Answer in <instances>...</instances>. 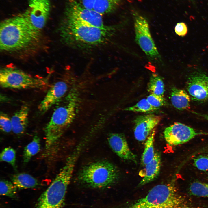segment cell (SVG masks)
<instances>
[{
  "label": "cell",
  "instance_id": "cell-1",
  "mask_svg": "<svg viewBox=\"0 0 208 208\" xmlns=\"http://www.w3.org/2000/svg\"><path fill=\"white\" fill-rule=\"evenodd\" d=\"M40 33L31 27L23 13L5 19L0 23V50L13 52L26 50L37 42Z\"/></svg>",
  "mask_w": 208,
  "mask_h": 208
},
{
  "label": "cell",
  "instance_id": "cell-2",
  "mask_svg": "<svg viewBox=\"0 0 208 208\" xmlns=\"http://www.w3.org/2000/svg\"><path fill=\"white\" fill-rule=\"evenodd\" d=\"M114 27H99L65 19L60 27V35L66 44L79 48H91L108 41L115 31Z\"/></svg>",
  "mask_w": 208,
  "mask_h": 208
},
{
  "label": "cell",
  "instance_id": "cell-3",
  "mask_svg": "<svg viewBox=\"0 0 208 208\" xmlns=\"http://www.w3.org/2000/svg\"><path fill=\"white\" fill-rule=\"evenodd\" d=\"M74 86L70 90L65 104L57 108L53 113L44 130L46 153L49 154L65 131L74 120L77 113L79 92Z\"/></svg>",
  "mask_w": 208,
  "mask_h": 208
},
{
  "label": "cell",
  "instance_id": "cell-4",
  "mask_svg": "<svg viewBox=\"0 0 208 208\" xmlns=\"http://www.w3.org/2000/svg\"><path fill=\"white\" fill-rule=\"evenodd\" d=\"M123 208H197L179 192L174 181L157 185L145 196Z\"/></svg>",
  "mask_w": 208,
  "mask_h": 208
},
{
  "label": "cell",
  "instance_id": "cell-5",
  "mask_svg": "<svg viewBox=\"0 0 208 208\" xmlns=\"http://www.w3.org/2000/svg\"><path fill=\"white\" fill-rule=\"evenodd\" d=\"M119 177V171L114 165L108 161L101 160L84 166L79 172L78 179L88 187L104 189L115 184Z\"/></svg>",
  "mask_w": 208,
  "mask_h": 208
},
{
  "label": "cell",
  "instance_id": "cell-6",
  "mask_svg": "<svg viewBox=\"0 0 208 208\" xmlns=\"http://www.w3.org/2000/svg\"><path fill=\"white\" fill-rule=\"evenodd\" d=\"M75 163L68 160L51 183L38 198L35 208H61Z\"/></svg>",
  "mask_w": 208,
  "mask_h": 208
},
{
  "label": "cell",
  "instance_id": "cell-7",
  "mask_svg": "<svg viewBox=\"0 0 208 208\" xmlns=\"http://www.w3.org/2000/svg\"><path fill=\"white\" fill-rule=\"evenodd\" d=\"M46 78L36 77L17 68L6 67L0 71V85L11 89H42L48 86Z\"/></svg>",
  "mask_w": 208,
  "mask_h": 208
},
{
  "label": "cell",
  "instance_id": "cell-8",
  "mask_svg": "<svg viewBox=\"0 0 208 208\" xmlns=\"http://www.w3.org/2000/svg\"><path fill=\"white\" fill-rule=\"evenodd\" d=\"M102 16L94 10L88 9L76 0H70L65 11V19L75 22L96 27L105 26Z\"/></svg>",
  "mask_w": 208,
  "mask_h": 208
},
{
  "label": "cell",
  "instance_id": "cell-9",
  "mask_svg": "<svg viewBox=\"0 0 208 208\" xmlns=\"http://www.w3.org/2000/svg\"><path fill=\"white\" fill-rule=\"evenodd\" d=\"M50 7L49 0H29L28 7L23 14L31 27L41 32L48 19Z\"/></svg>",
  "mask_w": 208,
  "mask_h": 208
},
{
  "label": "cell",
  "instance_id": "cell-10",
  "mask_svg": "<svg viewBox=\"0 0 208 208\" xmlns=\"http://www.w3.org/2000/svg\"><path fill=\"white\" fill-rule=\"evenodd\" d=\"M134 27L135 40L142 50L151 58H159L160 55L151 36L146 19L141 15L135 16Z\"/></svg>",
  "mask_w": 208,
  "mask_h": 208
},
{
  "label": "cell",
  "instance_id": "cell-11",
  "mask_svg": "<svg viewBox=\"0 0 208 208\" xmlns=\"http://www.w3.org/2000/svg\"><path fill=\"white\" fill-rule=\"evenodd\" d=\"M205 134L198 132L183 124L176 122L166 128L164 132L165 140L170 146L185 143L198 135Z\"/></svg>",
  "mask_w": 208,
  "mask_h": 208
},
{
  "label": "cell",
  "instance_id": "cell-12",
  "mask_svg": "<svg viewBox=\"0 0 208 208\" xmlns=\"http://www.w3.org/2000/svg\"><path fill=\"white\" fill-rule=\"evenodd\" d=\"M74 79L70 77L67 80H61L54 83L39 104L38 109L39 111L41 113H44L60 101L68 91Z\"/></svg>",
  "mask_w": 208,
  "mask_h": 208
},
{
  "label": "cell",
  "instance_id": "cell-13",
  "mask_svg": "<svg viewBox=\"0 0 208 208\" xmlns=\"http://www.w3.org/2000/svg\"><path fill=\"white\" fill-rule=\"evenodd\" d=\"M187 89L193 101L198 102L208 100V76L203 72H195L188 78Z\"/></svg>",
  "mask_w": 208,
  "mask_h": 208
},
{
  "label": "cell",
  "instance_id": "cell-14",
  "mask_svg": "<svg viewBox=\"0 0 208 208\" xmlns=\"http://www.w3.org/2000/svg\"><path fill=\"white\" fill-rule=\"evenodd\" d=\"M161 119L160 116L152 114L137 116L134 120L135 139L139 141L146 140Z\"/></svg>",
  "mask_w": 208,
  "mask_h": 208
},
{
  "label": "cell",
  "instance_id": "cell-15",
  "mask_svg": "<svg viewBox=\"0 0 208 208\" xmlns=\"http://www.w3.org/2000/svg\"><path fill=\"white\" fill-rule=\"evenodd\" d=\"M107 140L110 148L120 158L126 161L137 163V155L130 149L124 135L112 133L109 134Z\"/></svg>",
  "mask_w": 208,
  "mask_h": 208
},
{
  "label": "cell",
  "instance_id": "cell-16",
  "mask_svg": "<svg viewBox=\"0 0 208 208\" xmlns=\"http://www.w3.org/2000/svg\"><path fill=\"white\" fill-rule=\"evenodd\" d=\"M161 163L160 153L158 152H155L152 160L145 166L144 177L137 187L143 186L156 179L159 173Z\"/></svg>",
  "mask_w": 208,
  "mask_h": 208
},
{
  "label": "cell",
  "instance_id": "cell-17",
  "mask_svg": "<svg viewBox=\"0 0 208 208\" xmlns=\"http://www.w3.org/2000/svg\"><path fill=\"white\" fill-rule=\"evenodd\" d=\"M29 108L23 105L11 118L12 131L16 134L21 135L25 132L28 123Z\"/></svg>",
  "mask_w": 208,
  "mask_h": 208
},
{
  "label": "cell",
  "instance_id": "cell-18",
  "mask_svg": "<svg viewBox=\"0 0 208 208\" xmlns=\"http://www.w3.org/2000/svg\"><path fill=\"white\" fill-rule=\"evenodd\" d=\"M170 100L175 108L183 110L189 107L190 97L185 90L173 87L171 89Z\"/></svg>",
  "mask_w": 208,
  "mask_h": 208
},
{
  "label": "cell",
  "instance_id": "cell-19",
  "mask_svg": "<svg viewBox=\"0 0 208 208\" xmlns=\"http://www.w3.org/2000/svg\"><path fill=\"white\" fill-rule=\"evenodd\" d=\"M12 182L19 189H26L36 187L39 185L37 180L31 175L24 173L14 175Z\"/></svg>",
  "mask_w": 208,
  "mask_h": 208
},
{
  "label": "cell",
  "instance_id": "cell-20",
  "mask_svg": "<svg viewBox=\"0 0 208 208\" xmlns=\"http://www.w3.org/2000/svg\"><path fill=\"white\" fill-rule=\"evenodd\" d=\"M155 132V129L146 140L144 151L141 159V164L143 166H145L150 162L154 157L155 152L154 150V142Z\"/></svg>",
  "mask_w": 208,
  "mask_h": 208
},
{
  "label": "cell",
  "instance_id": "cell-21",
  "mask_svg": "<svg viewBox=\"0 0 208 208\" xmlns=\"http://www.w3.org/2000/svg\"><path fill=\"white\" fill-rule=\"evenodd\" d=\"M122 0H96L93 10L102 15L113 12Z\"/></svg>",
  "mask_w": 208,
  "mask_h": 208
},
{
  "label": "cell",
  "instance_id": "cell-22",
  "mask_svg": "<svg viewBox=\"0 0 208 208\" xmlns=\"http://www.w3.org/2000/svg\"><path fill=\"white\" fill-rule=\"evenodd\" d=\"M148 90L151 94L164 96L165 88L162 77L157 74H153L148 83Z\"/></svg>",
  "mask_w": 208,
  "mask_h": 208
},
{
  "label": "cell",
  "instance_id": "cell-23",
  "mask_svg": "<svg viewBox=\"0 0 208 208\" xmlns=\"http://www.w3.org/2000/svg\"><path fill=\"white\" fill-rule=\"evenodd\" d=\"M40 149V139L37 135H35L31 141L24 148L23 154V161L25 163H27L31 157L36 154Z\"/></svg>",
  "mask_w": 208,
  "mask_h": 208
},
{
  "label": "cell",
  "instance_id": "cell-24",
  "mask_svg": "<svg viewBox=\"0 0 208 208\" xmlns=\"http://www.w3.org/2000/svg\"><path fill=\"white\" fill-rule=\"evenodd\" d=\"M159 109L152 106L148 101L146 99H143L135 105L126 107L124 109V110L148 114L155 112Z\"/></svg>",
  "mask_w": 208,
  "mask_h": 208
},
{
  "label": "cell",
  "instance_id": "cell-25",
  "mask_svg": "<svg viewBox=\"0 0 208 208\" xmlns=\"http://www.w3.org/2000/svg\"><path fill=\"white\" fill-rule=\"evenodd\" d=\"M189 190L190 193L193 196L208 197V183L194 182L191 184Z\"/></svg>",
  "mask_w": 208,
  "mask_h": 208
},
{
  "label": "cell",
  "instance_id": "cell-26",
  "mask_svg": "<svg viewBox=\"0 0 208 208\" xmlns=\"http://www.w3.org/2000/svg\"><path fill=\"white\" fill-rule=\"evenodd\" d=\"M17 187L10 181L5 179L0 182V194L3 196L14 198L16 196Z\"/></svg>",
  "mask_w": 208,
  "mask_h": 208
},
{
  "label": "cell",
  "instance_id": "cell-27",
  "mask_svg": "<svg viewBox=\"0 0 208 208\" xmlns=\"http://www.w3.org/2000/svg\"><path fill=\"white\" fill-rule=\"evenodd\" d=\"M0 160L8 163L16 169V151L12 148L7 147L2 151L0 154Z\"/></svg>",
  "mask_w": 208,
  "mask_h": 208
},
{
  "label": "cell",
  "instance_id": "cell-28",
  "mask_svg": "<svg viewBox=\"0 0 208 208\" xmlns=\"http://www.w3.org/2000/svg\"><path fill=\"white\" fill-rule=\"evenodd\" d=\"M193 164L198 170L208 171V154L199 155L193 159Z\"/></svg>",
  "mask_w": 208,
  "mask_h": 208
},
{
  "label": "cell",
  "instance_id": "cell-29",
  "mask_svg": "<svg viewBox=\"0 0 208 208\" xmlns=\"http://www.w3.org/2000/svg\"><path fill=\"white\" fill-rule=\"evenodd\" d=\"M0 127L3 132L8 133L12 131L11 118L6 114L1 112L0 115Z\"/></svg>",
  "mask_w": 208,
  "mask_h": 208
},
{
  "label": "cell",
  "instance_id": "cell-30",
  "mask_svg": "<svg viewBox=\"0 0 208 208\" xmlns=\"http://www.w3.org/2000/svg\"><path fill=\"white\" fill-rule=\"evenodd\" d=\"M146 99L149 104L153 107L160 109L161 107L166 104V101L164 96H161L150 94Z\"/></svg>",
  "mask_w": 208,
  "mask_h": 208
},
{
  "label": "cell",
  "instance_id": "cell-31",
  "mask_svg": "<svg viewBox=\"0 0 208 208\" xmlns=\"http://www.w3.org/2000/svg\"><path fill=\"white\" fill-rule=\"evenodd\" d=\"M174 30L177 34L181 36H185L187 32V28L186 24L183 22L178 23L175 25Z\"/></svg>",
  "mask_w": 208,
  "mask_h": 208
},
{
  "label": "cell",
  "instance_id": "cell-32",
  "mask_svg": "<svg viewBox=\"0 0 208 208\" xmlns=\"http://www.w3.org/2000/svg\"><path fill=\"white\" fill-rule=\"evenodd\" d=\"M96 0H81V3L85 8L93 10Z\"/></svg>",
  "mask_w": 208,
  "mask_h": 208
}]
</instances>
